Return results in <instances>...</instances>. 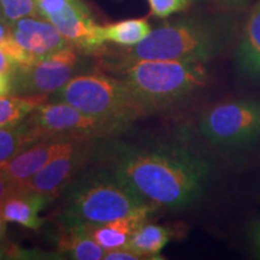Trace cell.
Returning <instances> with one entry per match:
<instances>
[{"label": "cell", "mask_w": 260, "mask_h": 260, "mask_svg": "<svg viewBox=\"0 0 260 260\" xmlns=\"http://www.w3.org/2000/svg\"><path fill=\"white\" fill-rule=\"evenodd\" d=\"M110 170L148 204L181 210L199 199L211 165L186 148L159 145L117 149Z\"/></svg>", "instance_id": "obj_1"}, {"label": "cell", "mask_w": 260, "mask_h": 260, "mask_svg": "<svg viewBox=\"0 0 260 260\" xmlns=\"http://www.w3.org/2000/svg\"><path fill=\"white\" fill-rule=\"evenodd\" d=\"M234 37L229 18L189 17L164 23L136 46L126 47L123 63L135 60H176L206 63L218 57Z\"/></svg>", "instance_id": "obj_2"}, {"label": "cell", "mask_w": 260, "mask_h": 260, "mask_svg": "<svg viewBox=\"0 0 260 260\" xmlns=\"http://www.w3.org/2000/svg\"><path fill=\"white\" fill-rule=\"evenodd\" d=\"M67 218L105 223L157 209L139 197L110 169L89 171L65 188Z\"/></svg>", "instance_id": "obj_3"}, {"label": "cell", "mask_w": 260, "mask_h": 260, "mask_svg": "<svg viewBox=\"0 0 260 260\" xmlns=\"http://www.w3.org/2000/svg\"><path fill=\"white\" fill-rule=\"evenodd\" d=\"M123 80L148 112L170 106L206 86L204 63L176 60H135L121 63Z\"/></svg>", "instance_id": "obj_4"}, {"label": "cell", "mask_w": 260, "mask_h": 260, "mask_svg": "<svg viewBox=\"0 0 260 260\" xmlns=\"http://www.w3.org/2000/svg\"><path fill=\"white\" fill-rule=\"evenodd\" d=\"M51 102L70 104L87 115L125 128L149 113L124 80L98 73L76 75Z\"/></svg>", "instance_id": "obj_5"}, {"label": "cell", "mask_w": 260, "mask_h": 260, "mask_svg": "<svg viewBox=\"0 0 260 260\" xmlns=\"http://www.w3.org/2000/svg\"><path fill=\"white\" fill-rule=\"evenodd\" d=\"M23 124L38 141L58 136L99 140L119 134L126 129L125 126L87 115L70 104L61 102L41 104L27 117Z\"/></svg>", "instance_id": "obj_6"}, {"label": "cell", "mask_w": 260, "mask_h": 260, "mask_svg": "<svg viewBox=\"0 0 260 260\" xmlns=\"http://www.w3.org/2000/svg\"><path fill=\"white\" fill-rule=\"evenodd\" d=\"M199 132L218 147H243L260 140V99L226 100L211 106L199 121Z\"/></svg>", "instance_id": "obj_7"}, {"label": "cell", "mask_w": 260, "mask_h": 260, "mask_svg": "<svg viewBox=\"0 0 260 260\" xmlns=\"http://www.w3.org/2000/svg\"><path fill=\"white\" fill-rule=\"evenodd\" d=\"M83 60L74 47L40 57L34 64L11 76L15 95H50L82 70Z\"/></svg>", "instance_id": "obj_8"}, {"label": "cell", "mask_w": 260, "mask_h": 260, "mask_svg": "<svg viewBox=\"0 0 260 260\" xmlns=\"http://www.w3.org/2000/svg\"><path fill=\"white\" fill-rule=\"evenodd\" d=\"M93 149H95L93 140H82L48 162L30 180L16 188L46 195L52 200L63 193L74 178H76L77 174L93 153Z\"/></svg>", "instance_id": "obj_9"}, {"label": "cell", "mask_w": 260, "mask_h": 260, "mask_svg": "<svg viewBox=\"0 0 260 260\" xmlns=\"http://www.w3.org/2000/svg\"><path fill=\"white\" fill-rule=\"evenodd\" d=\"M82 140L65 136L40 140L10 160L2 162L0 172L16 187H19L30 180L60 153L68 151Z\"/></svg>", "instance_id": "obj_10"}, {"label": "cell", "mask_w": 260, "mask_h": 260, "mask_svg": "<svg viewBox=\"0 0 260 260\" xmlns=\"http://www.w3.org/2000/svg\"><path fill=\"white\" fill-rule=\"evenodd\" d=\"M73 47L82 51L99 50L95 39L96 23L82 0H69L68 4L47 19Z\"/></svg>", "instance_id": "obj_11"}, {"label": "cell", "mask_w": 260, "mask_h": 260, "mask_svg": "<svg viewBox=\"0 0 260 260\" xmlns=\"http://www.w3.org/2000/svg\"><path fill=\"white\" fill-rule=\"evenodd\" d=\"M14 40L37 58L73 47L59 30L42 17H24L10 24Z\"/></svg>", "instance_id": "obj_12"}, {"label": "cell", "mask_w": 260, "mask_h": 260, "mask_svg": "<svg viewBox=\"0 0 260 260\" xmlns=\"http://www.w3.org/2000/svg\"><path fill=\"white\" fill-rule=\"evenodd\" d=\"M51 199L46 195L16 188L0 205L3 216L8 222L17 223L31 230H39L46 223L40 216Z\"/></svg>", "instance_id": "obj_13"}, {"label": "cell", "mask_w": 260, "mask_h": 260, "mask_svg": "<svg viewBox=\"0 0 260 260\" xmlns=\"http://www.w3.org/2000/svg\"><path fill=\"white\" fill-rule=\"evenodd\" d=\"M239 73L260 83V0L249 12L235 52Z\"/></svg>", "instance_id": "obj_14"}, {"label": "cell", "mask_w": 260, "mask_h": 260, "mask_svg": "<svg viewBox=\"0 0 260 260\" xmlns=\"http://www.w3.org/2000/svg\"><path fill=\"white\" fill-rule=\"evenodd\" d=\"M147 214H133L105 223H87V232L92 239L105 251L116 248H125L133 234L139 226L147 222Z\"/></svg>", "instance_id": "obj_15"}, {"label": "cell", "mask_w": 260, "mask_h": 260, "mask_svg": "<svg viewBox=\"0 0 260 260\" xmlns=\"http://www.w3.org/2000/svg\"><path fill=\"white\" fill-rule=\"evenodd\" d=\"M67 219L68 224L58 242L59 251L75 260H103L106 251L92 239L84 223L76 219Z\"/></svg>", "instance_id": "obj_16"}, {"label": "cell", "mask_w": 260, "mask_h": 260, "mask_svg": "<svg viewBox=\"0 0 260 260\" xmlns=\"http://www.w3.org/2000/svg\"><path fill=\"white\" fill-rule=\"evenodd\" d=\"M152 27L146 18H130L107 25H96L95 39L99 48L106 42L133 47L151 34Z\"/></svg>", "instance_id": "obj_17"}, {"label": "cell", "mask_w": 260, "mask_h": 260, "mask_svg": "<svg viewBox=\"0 0 260 260\" xmlns=\"http://www.w3.org/2000/svg\"><path fill=\"white\" fill-rule=\"evenodd\" d=\"M171 237L172 232L169 228L146 222L133 234L126 248L133 249L144 259H159Z\"/></svg>", "instance_id": "obj_18"}, {"label": "cell", "mask_w": 260, "mask_h": 260, "mask_svg": "<svg viewBox=\"0 0 260 260\" xmlns=\"http://www.w3.org/2000/svg\"><path fill=\"white\" fill-rule=\"evenodd\" d=\"M47 100L48 95L8 94L0 96V128H15L21 125L37 107Z\"/></svg>", "instance_id": "obj_19"}, {"label": "cell", "mask_w": 260, "mask_h": 260, "mask_svg": "<svg viewBox=\"0 0 260 260\" xmlns=\"http://www.w3.org/2000/svg\"><path fill=\"white\" fill-rule=\"evenodd\" d=\"M38 142L23 123L15 128H0V164L10 160Z\"/></svg>", "instance_id": "obj_20"}, {"label": "cell", "mask_w": 260, "mask_h": 260, "mask_svg": "<svg viewBox=\"0 0 260 260\" xmlns=\"http://www.w3.org/2000/svg\"><path fill=\"white\" fill-rule=\"evenodd\" d=\"M0 12L9 25L24 17H40L35 0H0Z\"/></svg>", "instance_id": "obj_21"}, {"label": "cell", "mask_w": 260, "mask_h": 260, "mask_svg": "<svg viewBox=\"0 0 260 260\" xmlns=\"http://www.w3.org/2000/svg\"><path fill=\"white\" fill-rule=\"evenodd\" d=\"M151 14L158 18H168L189 8L191 0H147Z\"/></svg>", "instance_id": "obj_22"}, {"label": "cell", "mask_w": 260, "mask_h": 260, "mask_svg": "<svg viewBox=\"0 0 260 260\" xmlns=\"http://www.w3.org/2000/svg\"><path fill=\"white\" fill-rule=\"evenodd\" d=\"M69 0H35L38 6L39 16L45 19H48L57 12H59Z\"/></svg>", "instance_id": "obj_23"}, {"label": "cell", "mask_w": 260, "mask_h": 260, "mask_svg": "<svg viewBox=\"0 0 260 260\" xmlns=\"http://www.w3.org/2000/svg\"><path fill=\"white\" fill-rule=\"evenodd\" d=\"M144 259L130 248H116L105 252L104 260H141Z\"/></svg>", "instance_id": "obj_24"}, {"label": "cell", "mask_w": 260, "mask_h": 260, "mask_svg": "<svg viewBox=\"0 0 260 260\" xmlns=\"http://www.w3.org/2000/svg\"><path fill=\"white\" fill-rule=\"evenodd\" d=\"M19 69L18 64L9 56L6 52L0 48V74L12 76Z\"/></svg>", "instance_id": "obj_25"}, {"label": "cell", "mask_w": 260, "mask_h": 260, "mask_svg": "<svg viewBox=\"0 0 260 260\" xmlns=\"http://www.w3.org/2000/svg\"><path fill=\"white\" fill-rule=\"evenodd\" d=\"M16 189V186L0 172V205Z\"/></svg>", "instance_id": "obj_26"}, {"label": "cell", "mask_w": 260, "mask_h": 260, "mask_svg": "<svg viewBox=\"0 0 260 260\" xmlns=\"http://www.w3.org/2000/svg\"><path fill=\"white\" fill-rule=\"evenodd\" d=\"M12 80L10 75L0 74V96L11 94Z\"/></svg>", "instance_id": "obj_27"}, {"label": "cell", "mask_w": 260, "mask_h": 260, "mask_svg": "<svg viewBox=\"0 0 260 260\" xmlns=\"http://www.w3.org/2000/svg\"><path fill=\"white\" fill-rule=\"evenodd\" d=\"M249 235H251V240L253 245L255 247L256 252H258V254L260 255V219L252 224L251 234H249Z\"/></svg>", "instance_id": "obj_28"}, {"label": "cell", "mask_w": 260, "mask_h": 260, "mask_svg": "<svg viewBox=\"0 0 260 260\" xmlns=\"http://www.w3.org/2000/svg\"><path fill=\"white\" fill-rule=\"evenodd\" d=\"M6 225H8V220L4 218L2 210H0V241H3L6 236V229H8Z\"/></svg>", "instance_id": "obj_29"}, {"label": "cell", "mask_w": 260, "mask_h": 260, "mask_svg": "<svg viewBox=\"0 0 260 260\" xmlns=\"http://www.w3.org/2000/svg\"><path fill=\"white\" fill-rule=\"evenodd\" d=\"M249 0H226V3L233 8H243Z\"/></svg>", "instance_id": "obj_30"}, {"label": "cell", "mask_w": 260, "mask_h": 260, "mask_svg": "<svg viewBox=\"0 0 260 260\" xmlns=\"http://www.w3.org/2000/svg\"><path fill=\"white\" fill-rule=\"evenodd\" d=\"M4 258H6V252L2 248V247H0V259H4Z\"/></svg>", "instance_id": "obj_31"}, {"label": "cell", "mask_w": 260, "mask_h": 260, "mask_svg": "<svg viewBox=\"0 0 260 260\" xmlns=\"http://www.w3.org/2000/svg\"><path fill=\"white\" fill-rule=\"evenodd\" d=\"M0 19H5L4 17H3V15H2V12H0Z\"/></svg>", "instance_id": "obj_32"}, {"label": "cell", "mask_w": 260, "mask_h": 260, "mask_svg": "<svg viewBox=\"0 0 260 260\" xmlns=\"http://www.w3.org/2000/svg\"><path fill=\"white\" fill-rule=\"evenodd\" d=\"M191 2H194V0H191Z\"/></svg>", "instance_id": "obj_33"}]
</instances>
